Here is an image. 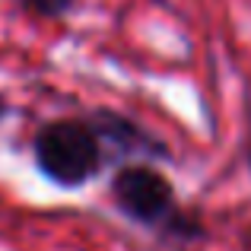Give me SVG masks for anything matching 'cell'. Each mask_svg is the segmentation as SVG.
Returning a JSON list of instances; mask_svg holds the SVG:
<instances>
[{
  "label": "cell",
  "instance_id": "1",
  "mask_svg": "<svg viewBox=\"0 0 251 251\" xmlns=\"http://www.w3.org/2000/svg\"><path fill=\"white\" fill-rule=\"evenodd\" d=\"M35 159L57 184H83L99 169V140L86 124L54 121L35 137Z\"/></svg>",
  "mask_w": 251,
  "mask_h": 251
},
{
  "label": "cell",
  "instance_id": "2",
  "mask_svg": "<svg viewBox=\"0 0 251 251\" xmlns=\"http://www.w3.org/2000/svg\"><path fill=\"white\" fill-rule=\"evenodd\" d=\"M115 197L124 213H130L134 220L147 223V226H159L166 220L178 223L175 201H172V184L159 172H153L147 166H130V169L118 172Z\"/></svg>",
  "mask_w": 251,
  "mask_h": 251
},
{
  "label": "cell",
  "instance_id": "3",
  "mask_svg": "<svg viewBox=\"0 0 251 251\" xmlns=\"http://www.w3.org/2000/svg\"><path fill=\"white\" fill-rule=\"evenodd\" d=\"M25 6H32V10L45 13V16H57V13H64L74 0H23Z\"/></svg>",
  "mask_w": 251,
  "mask_h": 251
}]
</instances>
